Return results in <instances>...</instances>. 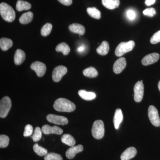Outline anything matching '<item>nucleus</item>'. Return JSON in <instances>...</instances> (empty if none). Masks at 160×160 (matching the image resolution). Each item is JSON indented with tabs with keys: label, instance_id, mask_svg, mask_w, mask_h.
Returning <instances> with one entry per match:
<instances>
[{
	"label": "nucleus",
	"instance_id": "f257e3e1",
	"mask_svg": "<svg viewBox=\"0 0 160 160\" xmlns=\"http://www.w3.org/2000/svg\"><path fill=\"white\" fill-rule=\"evenodd\" d=\"M53 108L57 111L71 112L76 109L75 105L69 100L64 98H59L56 100Z\"/></svg>",
	"mask_w": 160,
	"mask_h": 160
},
{
	"label": "nucleus",
	"instance_id": "f03ea898",
	"mask_svg": "<svg viewBox=\"0 0 160 160\" xmlns=\"http://www.w3.org/2000/svg\"><path fill=\"white\" fill-rule=\"evenodd\" d=\"M0 13L3 19L6 22H11L15 19L16 14L14 9L7 3H1Z\"/></svg>",
	"mask_w": 160,
	"mask_h": 160
},
{
	"label": "nucleus",
	"instance_id": "7ed1b4c3",
	"mask_svg": "<svg viewBox=\"0 0 160 160\" xmlns=\"http://www.w3.org/2000/svg\"><path fill=\"white\" fill-rule=\"evenodd\" d=\"M92 134L93 137L97 139H100L105 134V127L103 121L98 120L95 121L92 129Z\"/></svg>",
	"mask_w": 160,
	"mask_h": 160
},
{
	"label": "nucleus",
	"instance_id": "20e7f679",
	"mask_svg": "<svg viewBox=\"0 0 160 160\" xmlns=\"http://www.w3.org/2000/svg\"><path fill=\"white\" fill-rule=\"evenodd\" d=\"M135 46V42L133 41L128 42H122L120 43L115 51V54L117 57H121L126 52L131 51Z\"/></svg>",
	"mask_w": 160,
	"mask_h": 160
},
{
	"label": "nucleus",
	"instance_id": "39448f33",
	"mask_svg": "<svg viewBox=\"0 0 160 160\" xmlns=\"http://www.w3.org/2000/svg\"><path fill=\"white\" fill-rule=\"evenodd\" d=\"M12 106L10 98L6 96L2 98L0 102V117L5 118L9 113Z\"/></svg>",
	"mask_w": 160,
	"mask_h": 160
},
{
	"label": "nucleus",
	"instance_id": "423d86ee",
	"mask_svg": "<svg viewBox=\"0 0 160 160\" xmlns=\"http://www.w3.org/2000/svg\"><path fill=\"white\" fill-rule=\"evenodd\" d=\"M148 117L152 125L158 127L160 125V118L158 109L153 106H149L148 109Z\"/></svg>",
	"mask_w": 160,
	"mask_h": 160
},
{
	"label": "nucleus",
	"instance_id": "0eeeda50",
	"mask_svg": "<svg viewBox=\"0 0 160 160\" xmlns=\"http://www.w3.org/2000/svg\"><path fill=\"white\" fill-rule=\"evenodd\" d=\"M134 99L135 102H139L142 100L144 92V86L141 81H138L133 88Z\"/></svg>",
	"mask_w": 160,
	"mask_h": 160
},
{
	"label": "nucleus",
	"instance_id": "6e6552de",
	"mask_svg": "<svg viewBox=\"0 0 160 160\" xmlns=\"http://www.w3.org/2000/svg\"><path fill=\"white\" fill-rule=\"evenodd\" d=\"M46 119L49 122L53 123L56 125L63 126L67 125L69 122V121L67 118L57 115L49 114L47 116Z\"/></svg>",
	"mask_w": 160,
	"mask_h": 160
},
{
	"label": "nucleus",
	"instance_id": "1a4fd4ad",
	"mask_svg": "<svg viewBox=\"0 0 160 160\" xmlns=\"http://www.w3.org/2000/svg\"><path fill=\"white\" fill-rule=\"evenodd\" d=\"M67 72V69L65 66H57L52 71V80L55 82H60Z\"/></svg>",
	"mask_w": 160,
	"mask_h": 160
},
{
	"label": "nucleus",
	"instance_id": "9d476101",
	"mask_svg": "<svg viewBox=\"0 0 160 160\" xmlns=\"http://www.w3.org/2000/svg\"><path fill=\"white\" fill-rule=\"evenodd\" d=\"M30 68L34 70L37 75L39 77L43 76L46 72V67L44 63L37 61L32 63L30 66Z\"/></svg>",
	"mask_w": 160,
	"mask_h": 160
},
{
	"label": "nucleus",
	"instance_id": "9b49d317",
	"mask_svg": "<svg viewBox=\"0 0 160 160\" xmlns=\"http://www.w3.org/2000/svg\"><path fill=\"white\" fill-rule=\"evenodd\" d=\"M42 132L45 134H56L61 135L63 133L62 129L57 126H51L45 125L42 128Z\"/></svg>",
	"mask_w": 160,
	"mask_h": 160
},
{
	"label": "nucleus",
	"instance_id": "f8f14e48",
	"mask_svg": "<svg viewBox=\"0 0 160 160\" xmlns=\"http://www.w3.org/2000/svg\"><path fill=\"white\" fill-rule=\"evenodd\" d=\"M160 55L156 52L150 53L144 57L142 61V64L144 66H149L158 62Z\"/></svg>",
	"mask_w": 160,
	"mask_h": 160
},
{
	"label": "nucleus",
	"instance_id": "ddd939ff",
	"mask_svg": "<svg viewBox=\"0 0 160 160\" xmlns=\"http://www.w3.org/2000/svg\"><path fill=\"white\" fill-rule=\"evenodd\" d=\"M126 66V59L124 58H121L117 60L113 66V70L114 73L119 74L125 69Z\"/></svg>",
	"mask_w": 160,
	"mask_h": 160
},
{
	"label": "nucleus",
	"instance_id": "4468645a",
	"mask_svg": "<svg viewBox=\"0 0 160 160\" xmlns=\"http://www.w3.org/2000/svg\"><path fill=\"white\" fill-rule=\"evenodd\" d=\"M83 146L81 145H78L77 146H71L70 148L67 149L66 152V156L67 158L72 159L79 152H81L83 150Z\"/></svg>",
	"mask_w": 160,
	"mask_h": 160
},
{
	"label": "nucleus",
	"instance_id": "2eb2a0df",
	"mask_svg": "<svg viewBox=\"0 0 160 160\" xmlns=\"http://www.w3.org/2000/svg\"><path fill=\"white\" fill-rule=\"evenodd\" d=\"M137 153L135 148L130 147L126 149L121 156V160H129L134 157Z\"/></svg>",
	"mask_w": 160,
	"mask_h": 160
},
{
	"label": "nucleus",
	"instance_id": "dca6fc26",
	"mask_svg": "<svg viewBox=\"0 0 160 160\" xmlns=\"http://www.w3.org/2000/svg\"><path fill=\"white\" fill-rule=\"evenodd\" d=\"M26 54L22 49H18L15 52L14 56V62L16 65H20L26 59Z\"/></svg>",
	"mask_w": 160,
	"mask_h": 160
},
{
	"label": "nucleus",
	"instance_id": "f3484780",
	"mask_svg": "<svg viewBox=\"0 0 160 160\" xmlns=\"http://www.w3.org/2000/svg\"><path fill=\"white\" fill-rule=\"evenodd\" d=\"M123 115L122 110L120 109H118L116 110L113 118V124L116 129H118L120 125L122 122Z\"/></svg>",
	"mask_w": 160,
	"mask_h": 160
},
{
	"label": "nucleus",
	"instance_id": "a211bd4d",
	"mask_svg": "<svg viewBox=\"0 0 160 160\" xmlns=\"http://www.w3.org/2000/svg\"><path fill=\"white\" fill-rule=\"evenodd\" d=\"M69 30L74 33H78L80 35H83L85 33V28L81 24L74 23L69 26Z\"/></svg>",
	"mask_w": 160,
	"mask_h": 160
},
{
	"label": "nucleus",
	"instance_id": "6ab92c4d",
	"mask_svg": "<svg viewBox=\"0 0 160 160\" xmlns=\"http://www.w3.org/2000/svg\"><path fill=\"white\" fill-rule=\"evenodd\" d=\"M78 93L80 97L86 101H91L96 97V95L94 92H87L85 90H80Z\"/></svg>",
	"mask_w": 160,
	"mask_h": 160
},
{
	"label": "nucleus",
	"instance_id": "aec40b11",
	"mask_svg": "<svg viewBox=\"0 0 160 160\" xmlns=\"http://www.w3.org/2000/svg\"><path fill=\"white\" fill-rule=\"evenodd\" d=\"M102 2L103 6L109 9L118 8L120 5L119 0H102Z\"/></svg>",
	"mask_w": 160,
	"mask_h": 160
},
{
	"label": "nucleus",
	"instance_id": "412c9836",
	"mask_svg": "<svg viewBox=\"0 0 160 160\" xmlns=\"http://www.w3.org/2000/svg\"><path fill=\"white\" fill-rule=\"evenodd\" d=\"M12 41L10 39L3 38L0 39V47L3 51L8 50L12 46Z\"/></svg>",
	"mask_w": 160,
	"mask_h": 160
},
{
	"label": "nucleus",
	"instance_id": "4be33fe9",
	"mask_svg": "<svg viewBox=\"0 0 160 160\" xmlns=\"http://www.w3.org/2000/svg\"><path fill=\"white\" fill-rule=\"evenodd\" d=\"M109 43L106 41H103L101 45L97 49V52L101 55H106L109 52Z\"/></svg>",
	"mask_w": 160,
	"mask_h": 160
},
{
	"label": "nucleus",
	"instance_id": "5701e85b",
	"mask_svg": "<svg viewBox=\"0 0 160 160\" xmlns=\"http://www.w3.org/2000/svg\"><path fill=\"white\" fill-rule=\"evenodd\" d=\"M18 11L27 10L31 9V5L30 3L23 0H18L16 7Z\"/></svg>",
	"mask_w": 160,
	"mask_h": 160
},
{
	"label": "nucleus",
	"instance_id": "b1692460",
	"mask_svg": "<svg viewBox=\"0 0 160 160\" xmlns=\"http://www.w3.org/2000/svg\"><path fill=\"white\" fill-rule=\"evenodd\" d=\"M33 14L32 12L23 13L19 18L20 22L22 24H27L31 22L33 19Z\"/></svg>",
	"mask_w": 160,
	"mask_h": 160
},
{
	"label": "nucleus",
	"instance_id": "393cba45",
	"mask_svg": "<svg viewBox=\"0 0 160 160\" xmlns=\"http://www.w3.org/2000/svg\"><path fill=\"white\" fill-rule=\"evenodd\" d=\"M62 142L69 146H74L75 145L76 141L74 138L69 134L63 135L62 137Z\"/></svg>",
	"mask_w": 160,
	"mask_h": 160
},
{
	"label": "nucleus",
	"instance_id": "a878e982",
	"mask_svg": "<svg viewBox=\"0 0 160 160\" xmlns=\"http://www.w3.org/2000/svg\"><path fill=\"white\" fill-rule=\"evenodd\" d=\"M57 52H61L64 55H67L70 51V48L68 44L65 42H62L58 45L56 48Z\"/></svg>",
	"mask_w": 160,
	"mask_h": 160
},
{
	"label": "nucleus",
	"instance_id": "bb28decb",
	"mask_svg": "<svg viewBox=\"0 0 160 160\" xmlns=\"http://www.w3.org/2000/svg\"><path fill=\"white\" fill-rule=\"evenodd\" d=\"M83 73L85 76L90 78H95L98 75L97 70L92 67H89L84 69Z\"/></svg>",
	"mask_w": 160,
	"mask_h": 160
},
{
	"label": "nucleus",
	"instance_id": "cd10ccee",
	"mask_svg": "<svg viewBox=\"0 0 160 160\" xmlns=\"http://www.w3.org/2000/svg\"><path fill=\"white\" fill-rule=\"evenodd\" d=\"M87 12L90 17L93 18L99 19L101 17V12L95 7L87 8Z\"/></svg>",
	"mask_w": 160,
	"mask_h": 160
},
{
	"label": "nucleus",
	"instance_id": "c85d7f7f",
	"mask_svg": "<svg viewBox=\"0 0 160 160\" xmlns=\"http://www.w3.org/2000/svg\"><path fill=\"white\" fill-rule=\"evenodd\" d=\"M33 149L34 152L39 156H45L48 153L47 149L39 146L37 143L33 146Z\"/></svg>",
	"mask_w": 160,
	"mask_h": 160
},
{
	"label": "nucleus",
	"instance_id": "c756f323",
	"mask_svg": "<svg viewBox=\"0 0 160 160\" xmlns=\"http://www.w3.org/2000/svg\"><path fill=\"white\" fill-rule=\"evenodd\" d=\"M52 25L49 23H47L44 25L41 30V33L44 37L47 36L50 34L52 29Z\"/></svg>",
	"mask_w": 160,
	"mask_h": 160
},
{
	"label": "nucleus",
	"instance_id": "7c9ffc66",
	"mask_svg": "<svg viewBox=\"0 0 160 160\" xmlns=\"http://www.w3.org/2000/svg\"><path fill=\"white\" fill-rule=\"evenodd\" d=\"M45 160H63L60 154L54 152L48 153L44 157Z\"/></svg>",
	"mask_w": 160,
	"mask_h": 160
},
{
	"label": "nucleus",
	"instance_id": "2f4dec72",
	"mask_svg": "<svg viewBox=\"0 0 160 160\" xmlns=\"http://www.w3.org/2000/svg\"><path fill=\"white\" fill-rule=\"evenodd\" d=\"M9 137L6 135H1L0 136V147L1 148H6L9 145Z\"/></svg>",
	"mask_w": 160,
	"mask_h": 160
},
{
	"label": "nucleus",
	"instance_id": "473e14b6",
	"mask_svg": "<svg viewBox=\"0 0 160 160\" xmlns=\"http://www.w3.org/2000/svg\"><path fill=\"white\" fill-rule=\"evenodd\" d=\"M42 130L39 127H37L35 129L34 133L32 136V140L34 142H38L41 139L42 137Z\"/></svg>",
	"mask_w": 160,
	"mask_h": 160
},
{
	"label": "nucleus",
	"instance_id": "72a5a7b5",
	"mask_svg": "<svg viewBox=\"0 0 160 160\" xmlns=\"http://www.w3.org/2000/svg\"><path fill=\"white\" fill-rule=\"evenodd\" d=\"M151 44H155L160 42V30L156 32L152 37L150 40Z\"/></svg>",
	"mask_w": 160,
	"mask_h": 160
},
{
	"label": "nucleus",
	"instance_id": "f704fd0d",
	"mask_svg": "<svg viewBox=\"0 0 160 160\" xmlns=\"http://www.w3.org/2000/svg\"><path fill=\"white\" fill-rule=\"evenodd\" d=\"M33 132V128L31 125H27L25 126L23 135L24 137L30 136Z\"/></svg>",
	"mask_w": 160,
	"mask_h": 160
},
{
	"label": "nucleus",
	"instance_id": "c9c22d12",
	"mask_svg": "<svg viewBox=\"0 0 160 160\" xmlns=\"http://www.w3.org/2000/svg\"><path fill=\"white\" fill-rule=\"evenodd\" d=\"M143 13L145 15L150 17H152L156 14V12L155 9L154 8H150L145 9L143 11Z\"/></svg>",
	"mask_w": 160,
	"mask_h": 160
},
{
	"label": "nucleus",
	"instance_id": "e433bc0d",
	"mask_svg": "<svg viewBox=\"0 0 160 160\" xmlns=\"http://www.w3.org/2000/svg\"><path fill=\"white\" fill-rule=\"evenodd\" d=\"M126 16L127 17L129 20L132 21L135 18H136V13L133 10L129 9L126 12Z\"/></svg>",
	"mask_w": 160,
	"mask_h": 160
},
{
	"label": "nucleus",
	"instance_id": "4c0bfd02",
	"mask_svg": "<svg viewBox=\"0 0 160 160\" xmlns=\"http://www.w3.org/2000/svg\"><path fill=\"white\" fill-rule=\"evenodd\" d=\"M61 4L66 6H69L72 4V0H58Z\"/></svg>",
	"mask_w": 160,
	"mask_h": 160
},
{
	"label": "nucleus",
	"instance_id": "58836bf2",
	"mask_svg": "<svg viewBox=\"0 0 160 160\" xmlns=\"http://www.w3.org/2000/svg\"><path fill=\"white\" fill-rule=\"evenodd\" d=\"M156 0H146L145 1V4L146 6H150L151 5H153L155 2Z\"/></svg>",
	"mask_w": 160,
	"mask_h": 160
},
{
	"label": "nucleus",
	"instance_id": "ea45409f",
	"mask_svg": "<svg viewBox=\"0 0 160 160\" xmlns=\"http://www.w3.org/2000/svg\"><path fill=\"white\" fill-rule=\"evenodd\" d=\"M85 49V47L84 46H81L78 48V52H82Z\"/></svg>",
	"mask_w": 160,
	"mask_h": 160
},
{
	"label": "nucleus",
	"instance_id": "a19ab883",
	"mask_svg": "<svg viewBox=\"0 0 160 160\" xmlns=\"http://www.w3.org/2000/svg\"><path fill=\"white\" fill-rule=\"evenodd\" d=\"M158 87L159 90L160 91V81L159 82L158 84Z\"/></svg>",
	"mask_w": 160,
	"mask_h": 160
},
{
	"label": "nucleus",
	"instance_id": "79ce46f5",
	"mask_svg": "<svg viewBox=\"0 0 160 160\" xmlns=\"http://www.w3.org/2000/svg\"><path fill=\"white\" fill-rule=\"evenodd\" d=\"M141 82H142L143 83V81H142H142H141Z\"/></svg>",
	"mask_w": 160,
	"mask_h": 160
},
{
	"label": "nucleus",
	"instance_id": "37998d69",
	"mask_svg": "<svg viewBox=\"0 0 160 160\" xmlns=\"http://www.w3.org/2000/svg\"></svg>",
	"mask_w": 160,
	"mask_h": 160
}]
</instances>
